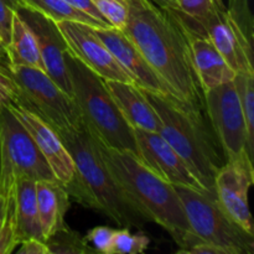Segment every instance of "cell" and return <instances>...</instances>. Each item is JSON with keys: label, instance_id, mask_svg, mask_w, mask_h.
<instances>
[{"label": "cell", "instance_id": "19", "mask_svg": "<svg viewBox=\"0 0 254 254\" xmlns=\"http://www.w3.org/2000/svg\"><path fill=\"white\" fill-rule=\"evenodd\" d=\"M68 192L61 181H36L37 210L44 242L67 227L64 215L68 208Z\"/></svg>", "mask_w": 254, "mask_h": 254}, {"label": "cell", "instance_id": "35", "mask_svg": "<svg viewBox=\"0 0 254 254\" xmlns=\"http://www.w3.org/2000/svg\"><path fill=\"white\" fill-rule=\"evenodd\" d=\"M6 61H7L6 47H5L4 45L1 44V41H0V64H6Z\"/></svg>", "mask_w": 254, "mask_h": 254}, {"label": "cell", "instance_id": "22", "mask_svg": "<svg viewBox=\"0 0 254 254\" xmlns=\"http://www.w3.org/2000/svg\"><path fill=\"white\" fill-rule=\"evenodd\" d=\"M20 2H21L22 6L35 10V11L45 15L49 19L54 20L55 22L71 20V21H78L91 25L94 29L111 26L107 22L101 21V20L91 16L87 12L76 9L64 0H20Z\"/></svg>", "mask_w": 254, "mask_h": 254}, {"label": "cell", "instance_id": "7", "mask_svg": "<svg viewBox=\"0 0 254 254\" xmlns=\"http://www.w3.org/2000/svg\"><path fill=\"white\" fill-rule=\"evenodd\" d=\"M191 232L198 240L228 248L233 254H253L254 236L241 228L218 203L216 195L175 186Z\"/></svg>", "mask_w": 254, "mask_h": 254}, {"label": "cell", "instance_id": "11", "mask_svg": "<svg viewBox=\"0 0 254 254\" xmlns=\"http://www.w3.org/2000/svg\"><path fill=\"white\" fill-rule=\"evenodd\" d=\"M56 24L68 45L69 51L94 73L103 79L134 83L131 77L99 39L94 27L71 20L59 21Z\"/></svg>", "mask_w": 254, "mask_h": 254}, {"label": "cell", "instance_id": "20", "mask_svg": "<svg viewBox=\"0 0 254 254\" xmlns=\"http://www.w3.org/2000/svg\"><path fill=\"white\" fill-rule=\"evenodd\" d=\"M6 56L10 66L30 67L45 72L36 37L16 11L12 17L11 35L6 46Z\"/></svg>", "mask_w": 254, "mask_h": 254}, {"label": "cell", "instance_id": "26", "mask_svg": "<svg viewBox=\"0 0 254 254\" xmlns=\"http://www.w3.org/2000/svg\"><path fill=\"white\" fill-rule=\"evenodd\" d=\"M50 250V254H84L92 253L94 250L88 247L83 238L72 232L68 227L60 231L45 242Z\"/></svg>", "mask_w": 254, "mask_h": 254}, {"label": "cell", "instance_id": "29", "mask_svg": "<svg viewBox=\"0 0 254 254\" xmlns=\"http://www.w3.org/2000/svg\"><path fill=\"white\" fill-rule=\"evenodd\" d=\"M114 231L109 227H94L89 231L83 238L84 242L88 245L91 243L93 246V250L96 252L104 254H113V237Z\"/></svg>", "mask_w": 254, "mask_h": 254}, {"label": "cell", "instance_id": "3", "mask_svg": "<svg viewBox=\"0 0 254 254\" xmlns=\"http://www.w3.org/2000/svg\"><path fill=\"white\" fill-rule=\"evenodd\" d=\"M68 150L74 174L64 185L69 196L86 207L108 216L123 228L141 227L148 221L131 206L104 163L98 144L86 124L55 130Z\"/></svg>", "mask_w": 254, "mask_h": 254}, {"label": "cell", "instance_id": "2", "mask_svg": "<svg viewBox=\"0 0 254 254\" xmlns=\"http://www.w3.org/2000/svg\"><path fill=\"white\" fill-rule=\"evenodd\" d=\"M96 140L107 168L131 206L148 222L158 223L168 231L184 250L193 233L175 186L149 170L131 151L109 148Z\"/></svg>", "mask_w": 254, "mask_h": 254}, {"label": "cell", "instance_id": "18", "mask_svg": "<svg viewBox=\"0 0 254 254\" xmlns=\"http://www.w3.org/2000/svg\"><path fill=\"white\" fill-rule=\"evenodd\" d=\"M104 84L131 128L160 131V118L138 86L114 79H104Z\"/></svg>", "mask_w": 254, "mask_h": 254}, {"label": "cell", "instance_id": "25", "mask_svg": "<svg viewBox=\"0 0 254 254\" xmlns=\"http://www.w3.org/2000/svg\"><path fill=\"white\" fill-rule=\"evenodd\" d=\"M19 246L16 228V211H15V193L4 198L0 213V254L15 252Z\"/></svg>", "mask_w": 254, "mask_h": 254}, {"label": "cell", "instance_id": "8", "mask_svg": "<svg viewBox=\"0 0 254 254\" xmlns=\"http://www.w3.org/2000/svg\"><path fill=\"white\" fill-rule=\"evenodd\" d=\"M7 69L19 91L17 104L44 119L55 130L78 128L84 123L76 101L57 86L46 72L9 64Z\"/></svg>", "mask_w": 254, "mask_h": 254}, {"label": "cell", "instance_id": "31", "mask_svg": "<svg viewBox=\"0 0 254 254\" xmlns=\"http://www.w3.org/2000/svg\"><path fill=\"white\" fill-rule=\"evenodd\" d=\"M20 5V0H0V41L5 47L10 41L12 17Z\"/></svg>", "mask_w": 254, "mask_h": 254}, {"label": "cell", "instance_id": "15", "mask_svg": "<svg viewBox=\"0 0 254 254\" xmlns=\"http://www.w3.org/2000/svg\"><path fill=\"white\" fill-rule=\"evenodd\" d=\"M94 30L117 61L131 77L135 86L158 96L173 97L160 77L148 64L145 57L121 29L109 26Z\"/></svg>", "mask_w": 254, "mask_h": 254}, {"label": "cell", "instance_id": "23", "mask_svg": "<svg viewBox=\"0 0 254 254\" xmlns=\"http://www.w3.org/2000/svg\"><path fill=\"white\" fill-rule=\"evenodd\" d=\"M223 0H179L176 14L188 26L201 31V26L211 17L225 10Z\"/></svg>", "mask_w": 254, "mask_h": 254}, {"label": "cell", "instance_id": "21", "mask_svg": "<svg viewBox=\"0 0 254 254\" xmlns=\"http://www.w3.org/2000/svg\"><path fill=\"white\" fill-rule=\"evenodd\" d=\"M15 211L19 243L27 238L42 240L39 210L36 201V181L21 179L15 190Z\"/></svg>", "mask_w": 254, "mask_h": 254}, {"label": "cell", "instance_id": "37", "mask_svg": "<svg viewBox=\"0 0 254 254\" xmlns=\"http://www.w3.org/2000/svg\"><path fill=\"white\" fill-rule=\"evenodd\" d=\"M1 44H2V42H1Z\"/></svg>", "mask_w": 254, "mask_h": 254}, {"label": "cell", "instance_id": "36", "mask_svg": "<svg viewBox=\"0 0 254 254\" xmlns=\"http://www.w3.org/2000/svg\"><path fill=\"white\" fill-rule=\"evenodd\" d=\"M2 205H4V198H2V196L0 195V213H1V210H2Z\"/></svg>", "mask_w": 254, "mask_h": 254}, {"label": "cell", "instance_id": "32", "mask_svg": "<svg viewBox=\"0 0 254 254\" xmlns=\"http://www.w3.org/2000/svg\"><path fill=\"white\" fill-rule=\"evenodd\" d=\"M19 246L16 250L17 254H50L46 243L37 238H27L21 241Z\"/></svg>", "mask_w": 254, "mask_h": 254}, {"label": "cell", "instance_id": "1", "mask_svg": "<svg viewBox=\"0 0 254 254\" xmlns=\"http://www.w3.org/2000/svg\"><path fill=\"white\" fill-rule=\"evenodd\" d=\"M122 31L141 52L173 97L205 112V96L193 66L185 24L176 12L149 0H126Z\"/></svg>", "mask_w": 254, "mask_h": 254}, {"label": "cell", "instance_id": "34", "mask_svg": "<svg viewBox=\"0 0 254 254\" xmlns=\"http://www.w3.org/2000/svg\"><path fill=\"white\" fill-rule=\"evenodd\" d=\"M149 1L161 9L170 10V11H176L179 7V0H149Z\"/></svg>", "mask_w": 254, "mask_h": 254}, {"label": "cell", "instance_id": "24", "mask_svg": "<svg viewBox=\"0 0 254 254\" xmlns=\"http://www.w3.org/2000/svg\"><path fill=\"white\" fill-rule=\"evenodd\" d=\"M247 130V151L253 159L254 151V74L237 73L233 78Z\"/></svg>", "mask_w": 254, "mask_h": 254}, {"label": "cell", "instance_id": "10", "mask_svg": "<svg viewBox=\"0 0 254 254\" xmlns=\"http://www.w3.org/2000/svg\"><path fill=\"white\" fill-rule=\"evenodd\" d=\"M253 183V159L247 153L226 160L215 178V195L220 206L251 236H254V230L248 192Z\"/></svg>", "mask_w": 254, "mask_h": 254}, {"label": "cell", "instance_id": "5", "mask_svg": "<svg viewBox=\"0 0 254 254\" xmlns=\"http://www.w3.org/2000/svg\"><path fill=\"white\" fill-rule=\"evenodd\" d=\"M66 66L71 79L73 99L81 109L84 124L101 143L109 148L131 151L138 156L133 128L117 107L104 79L66 52Z\"/></svg>", "mask_w": 254, "mask_h": 254}, {"label": "cell", "instance_id": "14", "mask_svg": "<svg viewBox=\"0 0 254 254\" xmlns=\"http://www.w3.org/2000/svg\"><path fill=\"white\" fill-rule=\"evenodd\" d=\"M201 31L210 37L236 73L254 74L252 41L231 10L226 7L211 17L201 26Z\"/></svg>", "mask_w": 254, "mask_h": 254}, {"label": "cell", "instance_id": "28", "mask_svg": "<svg viewBox=\"0 0 254 254\" xmlns=\"http://www.w3.org/2000/svg\"><path fill=\"white\" fill-rule=\"evenodd\" d=\"M107 22L116 29H123L128 17L126 0H89Z\"/></svg>", "mask_w": 254, "mask_h": 254}, {"label": "cell", "instance_id": "33", "mask_svg": "<svg viewBox=\"0 0 254 254\" xmlns=\"http://www.w3.org/2000/svg\"><path fill=\"white\" fill-rule=\"evenodd\" d=\"M64 1L68 2V4H71L72 6H74L76 9L81 10V11L87 12V14H89L91 16H93V17H96V19L101 20V21L107 22L106 20H104V17L101 15V12H99L98 10L96 9V6H94V5L92 4L89 0H64ZM107 24H109V22H107ZM109 25H111V24H109Z\"/></svg>", "mask_w": 254, "mask_h": 254}, {"label": "cell", "instance_id": "12", "mask_svg": "<svg viewBox=\"0 0 254 254\" xmlns=\"http://www.w3.org/2000/svg\"><path fill=\"white\" fill-rule=\"evenodd\" d=\"M16 12L36 37L47 76L73 98L71 79L64 60L66 52L69 49L57 24L45 15L22 5H20Z\"/></svg>", "mask_w": 254, "mask_h": 254}, {"label": "cell", "instance_id": "6", "mask_svg": "<svg viewBox=\"0 0 254 254\" xmlns=\"http://www.w3.org/2000/svg\"><path fill=\"white\" fill-rule=\"evenodd\" d=\"M57 180L29 131L9 107H0V195L11 196L17 181Z\"/></svg>", "mask_w": 254, "mask_h": 254}, {"label": "cell", "instance_id": "9", "mask_svg": "<svg viewBox=\"0 0 254 254\" xmlns=\"http://www.w3.org/2000/svg\"><path fill=\"white\" fill-rule=\"evenodd\" d=\"M203 96L205 112L226 159L248 154L245 118L233 81L208 89Z\"/></svg>", "mask_w": 254, "mask_h": 254}, {"label": "cell", "instance_id": "16", "mask_svg": "<svg viewBox=\"0 0 254 254\" xmlns=\"http://www.w3.org/2000/svg\"><path fill=\"white\" fill-rule=\"evenodd\" d=\"M9 109L29 131L57 180L64 185L68 184L73 178L74 164L59 134L44 119L21 104H11Z\"/></svg>", "mask_w": 254, "mask_h": 254}, {"label": "cell", "instance_id": "30", "mask_svg": "<svg viewBox=\"0 0 254 254\" xmlns=\"http://www.w3.org/2000/svg\"><path fill=\"white\" fill-rule=\"evenodd\" d=\"M7 64H0V107H9L19 102V91L10 76Z\"/></svg>", "mask_w": 254, "mask_h": 254}, {"label": "cell", "instance_id": "17", "mask_svg": "<svg viewBox=\"0 0 254 254\" xmlns=\"http://www.w3.org/2000/svg\"><path fill=\"white\" fill-rule=\"evenodd\" d=\"M185 27L188 31L189 41H190L193 66H195L196 74L202 87V91L206 92L208 89L233 81L237 73L221 56L210 37L205 32L192 29L186 24Z\"/></svg>", "mask_w": 254, "mask_h": 254}, {"label": "cell", "instance_id": "27", "mask_svg": "<svg viewBox=\"0 0 254 254\" xmlns=\"http://www.w3.org/2000/svg\"><path fill=\"white\" fill-rule=\"evenodd\" d=\"M149 238L145 235H134L129 228L114 231L113 254H140L148 248Z\"/></svg>", "mask_w": 254, "mask_h": 254}, {"label": "cell", "instance_id": "13", "mask_svg": "<svg viewBox=\"0 0 254 254\" xmlns=\"http://www.w3.org/2000/svg\"><path fill=\"white\" fill-rule=\"evenodd\" d=\"M138 158L149 170L174 186L206 191L170 144L155 131L133 128Z\"/></svg>", "mask_w": 254, "mask_h": 254}, {"label": "cell", "instance_id": "4", "mask_svg": "<svg viewBox=\"0 0 254 254\" xmlns=\"http://www.w3.org/2000/svg\"><path fill=\"white\" fill-rule=\"evenodd\" d=\"M141 91L160 118L159 134L180 155L201 186L215 195L216 174L227 159L213 129L208 128L203 111L174 97Z\"/></svg>", "mask_w": 254, "mask_h": 254}]
</instances>
